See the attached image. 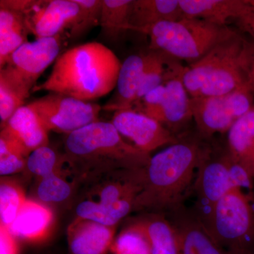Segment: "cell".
Returning <instances> with one entry per match:
<instances>
[{
  "mask_svg": "<svg viewBox=\"0 0 254 254\" xmlns=\"http://www.w3.org/2000/svg\"><path fill=\"white\" fill-rule=\"evenodd\" d=\"M48 133L38 114L28 105L19 108L1 130V134L16 141L28 155L49 145Z\"/></svg>",
  "mask_w": 254,
  "mask_h": 254,
  "instance_id": "cell-18",
  "label": "cell"
},
{
  "mask_svg": "<svg viewBox=\"0 0 254 254\" xmlns=\"http://www.w3.org/2000/svg\"><path fill=\"white\" fill-rule=\"evenodd\" d=\"M83 182L71 168L36 181L34 193L38 201L58 204L68 201L79 190Z\"/></svg>",
  "mask_w": 254,
  "mask_h": 254,
  "instance_id": "cell-23",
  "label": "cell"
},
{
  "mask_svg": "<svg viewBox=\"0 0 254 254\" xmlns=\"http://www.w3.org/2000/svg\"><path fill=\"white\" fill-rule=\"evenodd\" d=\"M252 203H253L254 208V193L252 195Z\"/></svg>",
  "mask_w": 254,
  "mask_h": 254,
  "instance_id": "cell-38",
  "label": "cell"
},
{
  "mask_svg": "<svg viewBox=\"0 0 254 254\" xmlns=\"http://www.w3.org/2000/svg\"><path fill=\"white\" fill-rule=\"evenodd\" d=\"M121 66L117 55L102 43L79 45L59 55L49 76L31 93L53 92L91 102L116 88Z\"/></svg>",
  "mask_w": 254,
  "mask_h": 254,
  "instance_id": "cell-2",
  "label": "cell"
},
{
  "mask_svg": "<svg viewBox=\"0 0 254 254\" xmlns=\"http://www.w3.org/2000/svg\"><path fill=\"white\" fill-rule=\"evenodd\" d=\"M184 68L185 66L175 63L163 83L147 93L132 108L154 119L177 135L186 131L185 128L193 120L190 98L182 79Z\"/></svg>",
  "mask_w": 254,
  "mask_h": 254,
  "instance_id": "cell-8",
  "label": "cell"
},
{
  "mask_svg": "<svg viewBox=\"0 0 254 254\" xmlns=\"http://www.w3.org/2000/svg\"><path fill=\"white\" fill-rule=\"evenodd\" d=\"M254 254V253H253V254Z\"/></svg>",
  "mask_w": 254,
  "mask_h": 254,
  "instance_id": "cell-39",
  "label": "cell"
},
{
  "mask_svg": "<svg viewBox=\"0 0 254 254\" xmlns=\"http://www.w3.org/2000/svg\"><path fill=\"white\" fill-rule=\"evenodd\" d=\"M27 198L19 182L7 177L0 181V225L9 227Z\"/></svg>",
  "mask_w": 254,
  "mask_h": 254,
  "instance_id": "cell-29",
  "label": "cell"
},
{
  "mask_svg": "<svg viewBox=\"0 0 254 254\" xmlns=\"http://www.w3.org/2000/svg\"><path fill=\"white\" fill-rule=\"evenodd\" d=\"M166 215L176 230L180 254H230L215 242L190 209L183 203L172 209Z\"/></svg>",
  "mask_w": 254,
  "mask_h": 254,
  "instance_id": "cell-16",
  "label": "cell"
},
{
  "mask_svg": "<svg viewBox=\"0 0 254 254\" xmlns=\"http://www.w3.org/2000/svg\"><path fill=\"white\" fill-rule=\"evenodd\" d=\"M242 66L247 88L254 93V39L245 38L242 53Z\"/></svg>",
  "mask_w": 254,
  "mask_h": 254,
  "instance_id": "cell-34",
  "label": "cell"
},
{
  "mask_svg": "<svg viewBox=\"0 0 254 254\" xmlns=\"http://www.w3.org/2000/svg\"><path fill=\"white\" fill-rule=\"evenodd\" d=\"M81 9L76 26L68 32L70 38H77L92 28L100 26L103 0H75Z\"/></svg>",
  "mask_w": 254,
  "mask_h": 254,
  "instance_id": "cell-33",
  "label": "cell"
},
{
  "mask_svg": "<svg viewBox=\"0 0 254 254\" xmlns=\"http://www.w3.org/2000/svg\"><path fill=\"white\" fill-rule=\"evenodd\" d=\"M30 95L0 71V120L1 128L21 107Z\"/></svg>",
  "mask_w": 254,
  "mask_h": 254,
  "instance_id": "cell-31",
  "label": "cell"
},
{
  "mask_svg": "<svg viewBox=\"0 0 254 254\" xmlns=\"http://www.w3.org/2000/svg\"><path fill=\"white\" fill-rule=\"evenodd\" d=\"M64 147L66 162L83 184L113 170L145 168L151 157L127 143L111 122L100 120L66 135Z\"/></svg>",
  "mask_w": 254,
  "mask_h": 254,
  "instance_id": "cell-3",
  "label": "cell"
},
{
  "mask_svg": "<svg viewBox=\"0 0 254 254\" xmlns=\"http://www.w3.org/2000/svg\"><path fill=\"white\" fill-rule=\"evenodd\" d=\"M36 2V0H1L0 8L11 10L25 16L34 6Z\"/></svg>",
  "mask_w": 254,
  "mask_h": 254,
  "instance_id": "cell-36",
  "label": "cell"
},
{
  "mask_svg": "<svg viewBox=\"0 0 254 254\" xmlns=\"http://www.w3.org/2000/svg\"><path fill=\"white\" fill-rule=\"evenodd\" d=\"M141 169L113 170L87 180L82 185L80 200H91L103 205L123 200H136L141 190Z\"/></svg>",
  "mask_w": 254,
  "mask_h": 254,
  "instance_id": "cell-13",
  "label": "cell"
},
{
  "mask_svg": "<svg viewBox=\"0 0 254 254\" xmlns=\"http://www.w3.org/2000/svg\"><path fill=\"white\" fill-rule=\"evenodd\" d=\"M150 39V50L190 64L201 59L218 43L235 31L200 18L184 17L136 28Z\"/></svg>",
  "mask_w": 254,
  "mask_h": 254,
  "instance_id": "cell-5",
  "label": "cell"
},
{
  "mask_svg": "<svg viewBox=\"0 0 254 254\" xmlns=\"http://www.w3.org/2000/svg\"><path fill=\"white\" fill-rule=\"evenodd\" d=\"M111 123L123 137L148 154L164 145L176 143L180 138L157 120L133 109L115 112Z\"/></svg>",
  "mask_w": 254,
  "mask_h": 254,
  "instance_id": "cell-12",
  "label": "cell"
},
{
  "mask_svg": "<svg viewBox=\"0 0 254 254\" xmlns=\"http://www.w3.org/2000/svg\"><path fill=\"white\" fill-rule=\"evenodd\" d=\"M110 252L112 254H152L149 241L137 219L116 235Z\"/></svg>",
  "mask_w": 254,
  "mask_h": 254,
  "instance_id": "cell-30",
  "label": "cell"
},
{
  "mask_svg": "<svg viewBox=\"0 0 254 254\" xmlns=\"http://www.w3.org/2000/svg\"><path fill=\"white\" fill-rule=\"evenodd\" d=\"M226 149L254 181V106L227 132Z\"/></svg>",
  "mask_w": 254,
  "mask_h": 254,
  "instance_id": "cell-21",
  "label": "cell"
},
{
  "mask_svg": "<svg viewBox=\"0 0 254 254\" xmlns=\"http://www.w3.org/2000/svg\"><path fill=\"white\" fill-rule=\"evenodd\" d=\"M208 140L197 131H186L176 143L150 157L140 171L142 189L133 211L165 213L182 204L198 167L213 149Z\"/></svg>",
  "mask_w": 254,
  "mask_h": 254,
  "instance_id": "cell-1",
  "label": "cell"
},
{
  "mask_svg": "<svg viewBox=\"0 0 254 254\" xmlns=\"http://www.w3.org/2000/svg\"><path fill=\"white\" fill-rule=\"evenodd\" d=\"M28 155L16 141L0 133L1 177L23 173Z\"/></svg>",
  "mask_w": 254,
  "mask_h": 254,
  "instance_id": "cell-32",
  "label": "cell"
},
{
  "mask_svg": "<svg viewBox=\"0 0 254 254\" xmlns=\"http://www.w3.org/2000/svg\"><path fill=\"white\" fill-rule=\"evenodd\" d=\"M146 53L130 55L122 64L116 93L103 109L106 111L132 109L136 102L144 70Z\"/></svg>",
  "mask_w": 254,
  "mask_h": 254,
  "instance_id": "cell-20",
  "label": "cell"
},
{
  "mask_svg": "<svg viewBox=\"0 0 254 254\" xmlns=\"http://www.w3.org/2000/svg\"><path fill=\"white\" fill-rule=\"evenodd\" d=\"M69 168L64 154L59 153L48 145L30 153L23 173L29 174L38 180Z\"/></svg>",
  "mask_w": 254,
  "mask_h": 254,
  "instance_id": "cell-28",
  "label": "cell"
},
{
  "mask_svg": "<svg viewBox=\"0 0 254 254\" xmlns=\"http://www.w3.org/2000/svg\"><path fill=\"white\" fill-rule=\"evenodd\" d=\"M180 2L185 17L200 18L222 26H228L230 20H235L240 29L254 36V1L180 0Z\"/></svg>",
  "mask_w": 254,
  "mask_h": 254,
  "instance_id": "cell-15",
  "label": "cell"
},
{
  "mask_svg": "<svg viewBox=\"0 0 254 254\" xmlns=\"http://www.w3.org/2000/svg\"><path fill=\"white\" fill-rule=\"evenodd\" d=\"M185 17L180 0H133L130 31Z\"/></svg>",
  "mask_w": 254,
  "mask_h": 254,
  "instance_id": "cell-22",
  "label": "cell"
},
{
  "mask_svg": "<svg viewBox=\"0 0 254 254\" xmlns=\"http://www.w3.org/2000/svg\"><path fill=\"white\" fill-rule=\"evenodd\" d=\"M116 227L76 217L66 230L70 254H106L115 240Z\"/></svg>",
  "mask_w": 254,
  "mask_h": 254,
  "instance_id": "cell-17",
  "label": "cell"
},
{
  "mask_svg": "<svg viewBox=\"0 0 254 254\" xmlns=\"http://www.w3.org/2000/svg\"><path fill=\"white\" fill-rule=\"evenodd\" d=\"M28 33L24 15L0 8V68H4L14 52L28 42Z\"/></svg>",
  "mask_w": 254,
  "mask_h": 254,
  "instance_id": "cell-25",
  "label": "cell"
},
{
  "mask_svg": "<svg viewBox=\"0 0 254 254\" xmlns=\"http://www.w3.org/2000/svg\"><path fill=\"white\" fill-rule=\"evenodd\" d=\"M252 193L230 190L214 209L207 230L227 252L254 253V208Z\"/></svg>",
  "mask_w": 254,
  "mask_h": 254,
  "instance_id": "cell-7",
  "label": "cell"
},
{
  "mask_svg": "<svg viewBox=\"0 0 254 254\" xmlns=\"http://www.w3.org/2000/svg\"><path fill=\"white\" fill-rule=\"evenodd\" d=\"M81 9L75 0L37 1L25 15L28 31L36 39L71 31L79 20Z\"/></svg>",
  "mask_w": 254,
  "mask_h": 254,
  "instance_id": "cell-14",
  "label": "cell"
},
{
  "mask_svg": "<svg viewBox=\"0 0 254 254\" xmlns=\"http://www.w3.org/2000/svg\"><path fill=\"white\" fill-rule=\"evenodd\" d=\"M137 220L148 237L152 254H181L176 230L165 213H147Z\"/></svg>",
  "mask_w": 254,
  "mask_h": 254,
  "instance_id": "cell-24",
  "label": "cell"
},
{
  "mask_svg": "<svg viewBox=\"0 0 254 254\" xmlns=\"http://www.w3.org/2000/svg\"><path fill=\"white\" fill-rule=\"evenodd\" d=\"M28 105L38 114L48 131L66 135L99 121L102 110L96 103L53 92Z\"/></svg>",
  "mask_w": 254,
  "mask_h": 254,
  "instance_id": "cell-10",
  "label": "cell"
},
{
  "mask_svg": "<svg viewBox=\"0 0 254 254\" xmlns=\"http://www.w3.org/2000/svg\"><path fill=\"white\" fill-rule=\"evenodd\" d=\"M0 254H18L17 239L7 227L0 225Z\"/></svg>",
  "mask_w": 254,
  "mask_h": 254,
  "instance_id": "cell-35",
  "label": "cell"
},
{
  "mask_svg": "<svg viewBox=\"0 0 254 254\" xmlns=\"http://www.w3.org/2000/svg\"><path fill=\"white\" fill-rule=\"evenodd\" d=\"M66 33L27 42L11 55L1 71L17 83L28 95L47 68L59 57Z\"/></svg>",
  "mask_w": 254,
  "mask_h": 254,
  "instance_id": "cell-11",
  "label": "cell"
},
{
  "mask_svg": "<svg viewBox=\"0 0 254 254\" xmlns=\"http://www.w3.org/2000/svg\"><path fill=\"white\" fill-rule=\"evenodd\" d=\"M245 38L235 31L201 59L185 66L182 79L190 98L249 90L242 66Z\"/></svg>",
  "mask_w": 254,
  "mask_h": 254,
  "instance_id": "cell-4",
  "label": "cell"
},
{
  "mask_svg": "<svg viewBox=\"0 0 254 254\" xmlns=\"http://www.w3.org/2000/svg\"><path fill=\"white\" fill-rule=\"evenodd\" d=\"M230 254H249L242 252H230Z\"/></svg>",
  "mask_w": 254,
  "mask_h": 254,
  "instance_id": "cell-37",
  "label": "cell"
},
{
  "mask_svg": "<svg viewBox=\"0 0 254 254\" xmlns=\"http://www.w3.org/2000/svg\"><path fill=\"white\" fill-rule=\"evenodd\" d=\"M195 200L190 209L205 228L208 229L216 205L235 188L254 192V181L240 165L232 161L227 149L213 148L197 170L192 185Z\"/></svg>",
  "mask_w": 254,
  "mask_h": 254,
  "instance_id": "cell-6",
  "label": "cell"
},
{
  "mask_svg": "<svg viewBox=\"0 0 254 254\" xmlns=\"http://www.w3.org/2000/svg\"><path fill=\"white\" fill-rule=\"evenodd\" d=\"M133 0H103L100 26L110 41H117L130 27Z\"/></svg>",
  "mask_w": 254,
  "mask_h": 254,
  "instance_id": "cell-26",
  "label": "cell"
},
{
  "mask_svg": "<svg viewBox=\"0 0 254 254\" xmlns=\"http://www.w3.org/2000/svg\"><path fill=\"white\" fill-rule=\"evenodd\" d=\"M54 224V214L48 205L27 198L10 225V232L18 240L38 242L48 237Z\"/></svg>",
  "mask_w": 254,
  "mask_h": 254,
  "instance_id": "cell-19",
  "label": "cell"
},
{
  "mask_svg": "<svg viewBox=\"0 0 254 254\" xmlns=\"http://www.w3.org/2000/svg\"><path fill=\"white\" fill-rule=\"evenodd\" d=\"M135 200L128 199L115 204L103 205L88 200H80L75 206L78 218L88 219L108 226H115L133 211Z\"/></svg>",
  "mask_w": 254,
  "mask_h": 254,
  "instance_id": "cell-27",
  "label": "cell"
},
{
  "mask_svg": "<svg viewBox=\"0 0 254 254\" xmlns=\"http://www.w3.org/2000/svg\"><path fill=\"white\" fill-rule=\"evenodd\" d=\"M252 96L250 90L240 89L217 96L190 98L197 132L205 139L217 133H227L237 120L253 108Z\"/></svg>",
  "mask_w": 254,
  "mask_h": 254,
  "instance_id": "cell-9",
  "label": "cell"
}]
</instances>
